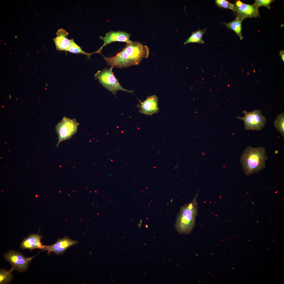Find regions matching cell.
Wrapping results in <instances>:
<instances>
[{"instance_id":"1","label":"cell","mask_w":284,"mask_h":284,"mask_svg":"<svg viewBox=\"0 0 284 284\" xmlns=\"http://www.w3.org/2000/svg\"><path fill=\"white\" fill-rule=\"evenodd\" d=\"M149 53L147 46L138 42L131 41L113 57H107L102 55L108 65L121 68L139 65L143 58L148 57Z\"/></svg>"},{"instance_id":"2","label":"cell","mask_w":284,"mask_h":284,"mask_svg":"<svg viewBox=\"0 0 284 284\" xmlns=\"http://www.w3.org/2000/svg\"><path fill=\"white\" fill-rule=\"evenodd\" d=\"M267 159L266 150L262 146L247 147L241 157L240 162L244 173L247 175L258 173L266 166Z\"/></svg>"},{"instance_id":"3","label":"cell","mask_w":284,"mask_h":284,"mask_svg":"<svg viewBox=\"0 0 284 284\" xmlns=\"http://www.w3.org/2000/svg\"><path fill=\"white\" fill-rule=\"evenodd\" d=\"M198 194V192L190 202L180 207L175 225L176 230L180 234H189L194 227L197 214V199Z\"/></svg>"},{"instance_id":"4","label":"cell","mask_w":284,"mask_h":284,"mask_svg":"<svg viewBox=\"0 0 284 284\" xmlns=\"http://www.w3.org/2000/svg\"><path fill=\"white\" fill-rule=\"evenodd\" d=\"M114 67L111 66L109 68H105L102 71L99 70L95 74L96 79L106 89L115 94L119 90L133 94L134 90H128L123 88L119 84L112 72Z\"/></svg>"},{"instance_id":"5","label":"cell","mask_w":284,"mask_h":284,"mask_svg":"<svg viewBox=\"0 0 284 284\" xmlns=\"http://www.w3.org/2000/svg\"><path fill=\"white\" fill-rule=\"evenodd\" d=\"M79 125L75 119H71L64 116L55 126L56 131L58 136L56 146L62 141L72 137L77 133Z\"/></svg>"},{"instance_id":"6","label":"cell","mask_w":284,"mask_h":284,"mask_svg":"<svg viewBox=\"0 0 284 284\" xmlns=\"http://www.w3.org/2000/svg\"><path fill=\"white\" fill-rule=\"evenodd\" d=\"M242 112L245 114L244 116L237 117L244 121L245 130L258 131L263 128L267 119L260 110L256 109L248 112L244 110Z\"/></svg>"},{"instance_id":"7","label":"cell","mask_w":284,"mask_h":284,"mask_svg":"<svg viewBox=\"0 0 284 284\" xmlns=\"http://www.w3.org/2000/svg\"><path fill=\"white\" fill-rule=\"evenodd\" d=\"M4 257L14 270L23 272L27 270L29 264L34 256L27 257L20 252L11 250L6 253Z\"/></svg>"},{"instance_id":"8","label":"cell","mask_w":284,"mask_h":284,"mask_svg":"<svg viewBox=\"0 0 284 284\" xmlns=\"http://www.w3.org/2000/svg\"><path fill=\"white\" fill-rule=\"evenodd\" d=\"M131 34L124 31H111L105 33L104 37L100 36V38L103 40L104 43L102 46L96 51L93 52L99 53L102 55L101 51L103 47L115 42H125L126 43L131 41L130 39Z\"/></svg>"},{"instance_id":"9","label":"cell","mask_w":284,"mask_h":284,"mask_svg":"<svg viewBox=\"0 0 284 284\" xmlns=\"http://www.w3.org/2000/svg\"><path fill=\"white\" fill-rule=\"evenodd\" d=\"M76 241L72 240L65 237L59 239L54 244L51 245L45 246L42 251H47V254L53 252L58 255L63 254L68 248L78 243Z\"/></svg>"},{"instance_id":"10","label":"cell","mask_w":284,"mask_h":284,"mask_svg":"<svg viewBox=\"0 0 284 284\" xmlns=\"http://www.w3.org/2000/svg\"><path fill=\"white\" fill-rule=\"evenodd\" d=\"M158 100L155 95L148 97L143 102L138 105L140 112L146 115H152L158 113L159 111Z\"/></svg>"},{"instance_id":"11","label":"cell","mask_w":284,"mask_h":284,"mask_svg":"<svg viewBox=\"0 0 284 284\" xmlns=\"http://www.w3.org/2000/svg\"><path fill=\"white\" fill-rule=\"evenodd\" d=\"M234 11H236L239 16L243 20L247 18L256 17L260 14L258 8L254 5L245 4L239 0L236 1Z\"/></svg>"},{"instance_id":"12","label":"cell","mask_w":284,"mask_h":284,"mask_svg":"<svg viewBox=\"0 0 284 284\" xmlns=\"http://www.w3.org/2000/svg\"><path fill=\"white\" fill-rule=\"evenodd\" d=\"M42 237L38 234L30 235L23 240L20 244V247L23 250L28 249L31 251L36 249L43 250L45 245H43L41 242Z\"/></svg>"},{"instance_id":"13","label":"cell","mask_w":284,"mask_h":284,"mask_svg":"<svg viewBox=\"0 0 284 284\" xmlns=\"http://www.w3.org/2000/svg\"><path fill=\"white\" fill-rule=\"evenodd\" d=\"M69 33L64 29H59L56 33L57 37L54 39L57 49L58 50L67 51L70 45V40L67 36Z\"/></svg>"},{"instance_id":"14","label":"cell","mask_w":284,"mask_h":284,"mask_svg":"<svg viewBox=\"0 0 284 284\" xmlns=\"http://www.w3.org/2000/svg\"><path fill=\"white\" fill-rule=\"evenodd\" d=\"M243 20L242 18L237 16L234 21L229 23H225L227 27L232 30L236 33L241 39L243 38L241 33V23Z\"/></svg>"},{"instance_id":"15","label":"cell","mask_w":284,"mask_h":284,"mask_svg":"<svg viewBox=\"0 0 284 284\" xmlns=\"http://www.w3.org/2000/svg\"><path fill=\"white\" fill-rule=\"evenodd\" d=\"M205 30H199L196 32H192L191 36L184 43V44H186L187 43H204V42L202 40V38L203 35L205 33Z\"/></svg>"},{"instance_id":"16","label":"cell","mask_w":284,"mask_h":284,"mask_svg":"<svg viewBox=\"0 0 284 284\" xmlns=\"http://www.w3.org/2000/svg\"><path fill=\"white\" fill-rule=\"evenodd\" d=\"M14 269L13 267L9 271L4 268L0 271V284H5L9 283L13 278L11 273Z\"/></svg>"},{"instance_id":"17","label":"cell","mask_w":284,"mask_h":284,"mask_svg":"<svg viewBox=\"0 0 284 284\" xmlns=\"http://www.w3.org/2000/svg\"><path fill=\"white\" fill-rule=\"evenodd\" d=\"M274 126L277 130L284 136V113L282 112L277 116L274 123Z\"/></svg>"},{"instance_id":"18","label":"cell","mask_w":284,"mask_h":284,"mask_svg":"<svg viewBox=\"0 0 284 284\" xmlns=\"http://www.w3.org/2000/svg\"><path fill=\"white\" fill-rule=\"evenodd\" d=\"M66 51L74 53L83 54L86 55L89 58L92 54V53H87L83 51L81 48L78 45L73 39L70 40V45Z\"/></svg>"},{"instance_id":"19","label":"cell","mask_w":284,"mask_h":284,"mask_svg":"<svg viewBox=\"0 0 284 284\" xmlns=\"http://www.w3.org/2000/svg\"><path fill=\"white\" fill-rule=\"evenodd\" d=\"M215 3L219 7L225 8H229L235 11V5L225 0H216Z\"/></svg>"},{"instance_id":"20","label":"cell","mask_w":284,"mask_h":284,"mask_svg":"<svg viewBox=\"0 0 284 284\" xmlns=\"http://www.w3.org/2000/svg\"><path fill=\"white\" fill-rule=\"evenodd\" d=\"M273 1L272 0H255L253 5L258 8L261 6H263L270 8V5Z\"/></svg>"},{"instance_id":"21","label":"cell","mask_w":284,"mask_h":284,"mask_svg":"<svg viewBox=\"0 0 284 284\" xmlns=\"http://www.w3.org/2000/svg\"><path fill=\"white\" fill-rule=\"evenodd\" d=\"M280 55L282 59L284 61V51L282 50L280 52Z\"/></svg>"},{"instance_id":"22","label":"cell","mask_w":284,"mask_h":284,"mask_svg":"<svg viewBox=\"0 0 284 284\" xmlns=\"http://www.w3.org/2000/svg\"><path fill=\"white\" fill-rule=\"evenodd\" d=\"M254 72H255V70H254Z\"/></svg>"}]
</instances>
